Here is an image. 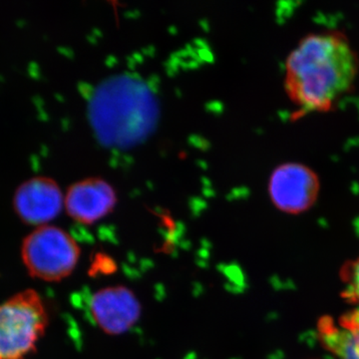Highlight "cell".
<instances>
[{
  "label": "cell",
  "instance_id": "obj_1",
  "mask_svg": "<svg viewBox=\"0 0 359 359\" xmlns=\"http://www.w3.org/2000/svg\"><path fill=\"white\" fill-rule=\"evenodd\" d=\"M285 89L292 103L304 112H327L351 91L359 59L341 32L306 35L287 56Z\"/></svg>",
  "mask_w": 359,
  "mask_h": 359
},
{
  "label": "cell",
  "instance_id": "obj_2",
  "mask_svg": "<svg viewBox=\"0 0 359 359\" xmlns=\"http://www.w3.org/2000/svg\"><path fill=\"white\" fill-rule=\"evenodd\" d=\"M89 112L101 140L119 146L129 145L151 131L157 118V105L143 82L119 76L98 87Z\"/></svg>",
  "mask_w": 359,
  "mask_h": 359
},
{
  "label": "cell",
  "instance_id": "obj_3",
  "mask_svg": "<svg viewBox=\"0 0 359 359\" xmlns=\"http://www.w3.org/2000/svg\"><path fill=\"white\" fill-rule=\"evenodd\" d=\"M48 321L43 299L36 290H22L0 304V359L32 355Z\"/></svg>",
  "mask_w": 359,
  "mask_h": 359
},
{
  "label": "cell",
  "instance_id": "obj_4",
  "mask_svg": "<svg viewBox=\"0 0 359 359\" xmlns=\"http://www.w3.org/2000/svg\"><path fill=\"white\" fill-rule=\"evenodd\" d=\"M80 248L69 233L58 226H39L26 236L21 245V259L32 278L44 282L65 280L74 271Z\"/></svg>",
  "mask_w": 359,
  "mask_h": 359
},
{
  "label": "cell",
  "instance_id": "obj_5",
  "mask_svg": "<svg viewBox=\"0 0 359 359\" xmlns=\"http://www.w3.org/2000/svg\"><path fill=\"white\" fill-rule=\"evenodd\" d=\"M318 174L301 163H285L271 172L269 193L273 205L290 215L311 209L320 195Z\"/></svg>",
  "mask_w": 359,
  "mask_h": 359
},
{
  "label": "cell",
  "instance_id": "obj_6",
  "mask_svg": "<svg viewBox=\"0 0 359 359\" xmlns=\"http://www.w3.org/2000/svg\"><path fill=\"white\" fill-rule=\"evenodd\" d=\"M65 196L53 179L37 176L26 180L13 196L16 216L30 226H46L62 211Z\"/></svg>",
  "mask_w": 359,
  "mask_h": 359
},
{
  "label": "cell",
  "instance_id": "obj_7",
  "mask_svg": "<svg viewBox=\"0 0 359 359\" xmlns=\"http://www.w3.org/2000/svg\"><path fill=\"white\" fill-rule=\"evenodd\" d=\"M89 311L97 327L109 335L128 332L140 320L142 308L136 294L128 287H105L92 295Z\"/></svg>",
  "mask_w": 359,
  "mask_h": 359
},
{
  "label": "cell",
  "instance_id": "obj_8",
  "mask_svg": "<svg viewBox=\"0 0 359 359\" xmlns=\"http://www.w3.org/2000/svg\"><path fill=\"white\" fill-rule=\"evenodd\" d=\"M117 196L114 188L102 178H87L68 188L65 207L78 223L93 224L114 209Z\"/></svg>",
  "mask_w": 359,
  "mask_h": 359
},
{
  "label": "cell",
  "instance_id": "obj_9",
  "mask_svg": "<svg viewBox=\"0 0 359 359\" xmlns=\"http://www.w3.org/2000/svg\"><path fill=\"white\" fill-rule=\"evenodd\" d=\"M320 341L340 359H359V308L340 316L335 323L330 316L318 323Z\"/></svg>",
  "mask_w": 359,
  "mask_h": 359
},
{
  "label": "cell",
  "instance_id": "obj_10",
  "mask_svg": "<svg viewBox=\"0 0 359 359\" xmlns=\"http://www.w3.org/2000/svg\"><path fill=\"white\" fill-rule=\"evenodd\" d=\"M340 278L344 283L341 297L349 304H359V257L344 264Z\"/></svg>",
  "mask_w": 359,
  "mask_h": 359
}]
</instances>
